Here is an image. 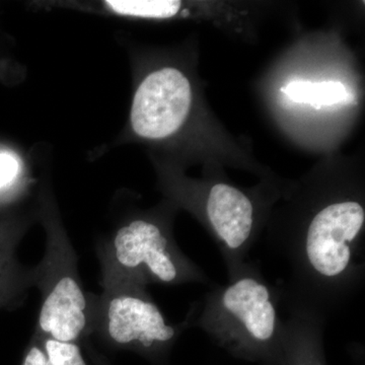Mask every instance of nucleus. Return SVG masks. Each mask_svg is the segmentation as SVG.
<instances>
[{
	"instance_id": "nucleus-1",
	"label": "nucleus",
	"mask_w": 365,
	"mask_h": 365,
	"mask_svg": "<svg viewBox=\"0 0 365 365\" xmlns=\"http://www.w3.org/2000/svg\"><path fill=\"white\" fill-rule=\"evenodd\" d=\"M364 228L360 177L323 168L288 184L264 230L287 269L275 287L283 306L327 319L354 297L364 281Z\"/></svg>"
},
{
	"instance_id": "nucleus-2",
	"label": "nucleus",
	"mask_w": 365,
	"mask_h": 365,
	"mask_svg": "<svg viewBox=\"0 0 365 365\" xmlns=\"http://www.w3.org/2000/svg\"><path fill=\"white\" fill-rule=\"evenodd\" d=\"M155 165L165 200L178 210L188 211L206 228L220 249L227 276L232 275L248 261L287 185L272 179L244 187L215 169L195 179L169 160H158Z\"/></svg>"
},
{
	"instance_id": "nucleus-3",
	"label": "nucleus",
	"mask_w": 365,
	"mask_h": 365,
	"mask_svg": "<svg viewBox=\"0 0 365 365\" xmlns=\"http://www.w3.org/2000/svg\"><path fill=\"white\" fill-rule=\"evenodd\" d=\"M277 288L260 266L247 261L227 283L215 285L191 307L185 321L198 328L235 359L259 365H282L287 318Z\"/></svg>"
},
{
	"instance_id": "nucleus-4",
	"label": "nucleus",
	"mask_w": 365,
	"mask_h": 365,
	"mask_svg": "<svg viewBox=\"0 0 365 365\" xmlns=\"http://www.w3.org/2000/svg\"><path fill=\"white\" fill-rule=\"evenodd\" d=\"M178 208L168 200L125 216L106 239L98 242L101 287L119 284H209L198 265L182 253L174 235Z\"/></svg>"
},
{
	"instance_id": "nucleus-5",
	"label": "nucleus",
	"mask_w": 365,
	"mask_h": 365,
	"mask_svg": "<svg viewBox=\"0 0 365 365\" xmlns=\"http://www.w3.org/2000/svg\"><path fill=\"white\" fill-rule=\"evenodd\" d=\"M36 217L45 228V253L35 270L41 307L35 335L78 343L91 337V299L79 277L78 255L72 246L50 190L39 196Z\"/></svg>"
},
{
	"instance_id": "nucleus-6",
	"label": "nucleus",
	"mask_w": 365,
	"mask_h": 365,
	"mask_svg": "<svg viewBox=\"0 0 365 365\" xmlns=\"http://www.w3.org/2000/svg\"><path fill=\"white\" fill-rule=\"evenodd\" d=\"M199 115V86L191 71L170 60L158 61L137 79L127 131L138 143L177 150Z\"/></svg>"
},
{
	"instance_id": "nucleus-7",
	"label": "nucleus",
	"mask_w": 365,
	"mask_h": 365,
	"mask_svg": "<svg viewBox=\"0 0 365 365\" xmlns=\"http://www.w3.org/2000/svg\"><path fill=\"white\" fill-rule=\"evenodd\" d=\"M91 336L115 350H127L153 364L167 361L187 322L172 325L148 287L119 284L90 294Z\"/></svg>"
},
{
	"instance_id": "nucleus-8",
	"label": "nucleus",
	"mask_w": 365,
	"mask_h": 365,
	"mask_svg": "<svg viewBox=\"0 0 365 365\" xmlns=\"http://www.w3.org/2000/svg\"><path fill=\"white\" fill-rule=\"evenodd\" d=\"M326 321L306 309H288L282 365H327L324 350Z\"/></svg>"
},
{
	"instance_id": "nucleus-9",
	"label": "nucleus",
	"mask_w": 365,
	"mask_h": 365,
	"mask_svg": "<svg viewBox=\"0 0 365 365\" xmlns=\"http://www.w3.org/2000/svg\"><path fill=\"white\" fill-rule=\"evenodd\" d=\"M96 6L100 13L131 20H180L201 13L196 9L201 4L176 0H105Z\"/></svg>"
},
{
	"instance_id": "nucleus-10",
	"label": "nucleus",
	"mask_w": 365,
	"mask_h": 365,
	"mask_svg": "<svg viewBox=\"0 0 365 365\" xmlns=\"http://www.w3.org/2000/svg\"><path fill=\"white\" fill-rule=\"evenodd\" d=\"M292 102L312 106L319 110L336 104L354 102V97L344 83L337 81H314L309 79H294L280 88Z\"/></svg>"
},
{
	"instance_id": "nucleus-11",
	"label": "nucleus",
	"mask_w": 365,
	"mask_h": 365,
	"mask_svg": "<svg viewBox=\"0 0 365 365\" xmlns=\"http://www.w3.org/2000/svg\"><path fill=\"white\" fill-rule=\"evenodd\" d=\"M20 160L9 153H0V191L11 188L20 182Z\"/></svg>"
},
{
	"instance_id": "nucleus-12",
	"label": "nucleus",
	"mask_w": 365,
	"mask_h": 365,
	"mask_svg": "<svg viewBox=\"0 0 365 365\" xmlns=\"http://www.w3.org/2000/svg\"><path fill=\"white\" fill-rule=\"evenodd\" d=\"M21 365H51L47 353L37 336L33 335Z\"/></svg>"
},
{
	"instance_id": "nucleus-13",
	"label": "nucleus",
	"mask_w": 365,
	"mask_h": 365,
	"mask_svg": "<svg viewBox=\"0 0 365 365\" xmlns=\"http://www.w3.org/2000/svg\"><path fill=\"white\" fill-rule=\"evenodd\" d=\"M2 266H4V263L1 262V255H0V278H1L2 274Z\"/></svg>"
}]
</instances>
